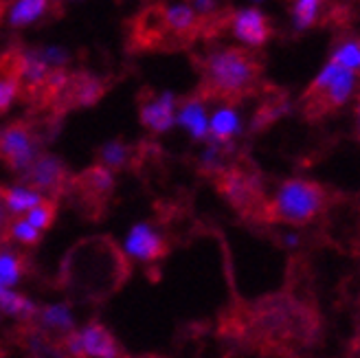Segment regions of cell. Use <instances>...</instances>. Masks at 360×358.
<instances>
[{"mask_svg":"<svg viewBox=\"0 0 360 358\" xmlns=\"http://www.w3.org/2000/svg\"><path fill=\"white\" fill-rule=\"evenodd\" d=\"M18 77H20V84H27L31 88L42 86L49 82L51 77V66L42 60V56L35 51H25L20 58H18V68H15Z\"/></svg>","mask_w":360,"mask_h":358,"instance_id":"4fadbf2b","label":"cell"},{"mask_svg":"<svg viewBox=\"0 0 360 358\" xmlns=\"http://www.w3.org/2000/svg\"><path fill=\"white\" fill-rule=\"evenodd\" d=\"M123 253L134 262H154L165 253V240L150 222H139L125 236Z\"/></svg>","mask_w":360,"mask_h":358,"instance_id":"8992f818","label":"cell"},{"mask_svg":"<svg viewBox=\"0 0 360 358\" xmlns=\"http://www.w3.org/2000/svg\"><path fill=\"white\" fill-rule=\"evenodd\" d=\"M257 79V62L244 49H220L205 62V82L220 97H240Z\"/></svg>","mask_w":360,"mask_h":358,"instance_id":"6da1fadb","label":"cell"},{"mask_svg":"<svg viewBox=\"0 0 360 358\" xmlns=\"http://www.w3.org/2000/svg\"><path fill=\"white\" fill-rule=\"evenodd\" d=\"M0 156L13 172H27L29 165L38 156V146H35L33 134L22 123H13L0 132Z\"/></svg>","mask_w":360,"mask_h":358,"instance_id":"5b68a950","label":"cell"},{"mask_svg":"<svg viewBox=\"0 0 360 358\" xmlns=\"http://www.w3.org/2000/svg\"><path fill=\"white\" fill-rule=\"evenodd\" d=\"M5 213H7V209H5V203H0V222L5 220Z\"/></svg>","mask_w":360,"mask_h":358,"instance_id":"f546056e","label":"cell"},{"mask_svg":"<svg viewBox=\"0 0 360 358\" xmlns=\"http://www.w3.org/2000/svg\"><path fill=\"white\" fill-rule=\"evenodd\" d=\"M224 193L229 196V200L233 205L244 207V205L255 200V185L244 174H240V172H229L224 176Z\"/></svg>","mask_w":360,"mask_h":358,"instance_id":"e0dca14e","label":"cell"},{"mask_svg":"<svg viewBox=\"0 0 360 358\" xmlns=\"http://www.w3.org/2000/svg\"><path fill=\"white\" fill-rule=\"evenodd\" d=\"M53 205L51 203H38L33 209H29L27 213H25V218L33 224V226H38L40 231H44V229H49L51 226V222H53Z\"/></svg>","mask_w":360,"mask_h":358,"instance_id":"484cf974","label":"cell"},{"mask_svg":"<svg viewBox=\"0 0 360 358\" xmlns=\"http://www.w3.org/2000/svg\"><path fill=\"white\" fill-rule=\"evenodd\" d=\"M178 99L174 93L165 91L160 95L150 97L141 106V123L154 134H165L176 125Z\"/></svg>","mask_w":360,"mask_h":358,"instance_id":"52a82bcc","label":"cell"},{"mask_svg":"<svg viewBox=\"0 0 360 358\" xmlns=\"http://www.w3.org/2000/svg\"><path fill=\"white\" fill-rule=\"evenodd\" d=\"M42 328L51 330V332H62L68 334L75 328V314L70 310L68 303H49L44 306L38 314Z\"/></svg>","mask_w":360,"mask_h":358,"instance_id":"9a60e30c","label":"cell"},{"mask_svg":"<svg viewBox=\"0 0 360 358\" xmlns=\"http://www.w3.org/2000/svg\"><path fill=\"white\" fill-rule=\"evenodd\" d=\"M233 35L246 46H262L270 38V23L259 9H240L231 18Z\"/></svg>","mask_w":360,"mask_h":358,"instance_id":"ba28073f","label":"cell"},{"mask_svg":"<svg viewBox=\"0 0 360 358\" xmlns=\"http://www.w3.org/2000/svg\"><path fill=\"white\" fill-rule=\"evenodd\" d=\"M11 236L20 242V244H27V246H31V244H35L40 240V236H42V231L38 229V226H33L27 218H22V220H15L13 224H11Z\"/></svg>","mask_w":360,"mask_h":358,"instance_id":"d4e9b609","label":"cell"},{"mask_svg":"<svg viewBox=\"0 0 360 358\" xmlns=\"http://www.w3.org/2000/svg\"><path fill=\"white\" fill-rule=\"evenodd\" d=\"M336 64L345 66V68H358L360 66V44L358 42H349V44H343L332 58Z\"/></svg>","mask_w":360,"mask_h":358,"instance_id":"83f0119b","label":"cell"},{"mask_svg":"<svg viewBox=\"0 0 360 358\" xmlns=\"http://www.w3.org/2000/svg\"><path fill=\"white\" fill-rule=\"evenodd\" d=\"M200 165L207 172H222L224 170V156H222V143H211L202 150Z\"/></svg>","mask_w":360,"mask_h":358,"instance_id":"4316f807","label":"cell"},{"mask_svg":"<svg viewBox=\"0 0 360 358\" xmlns=\"http://www.w3.org/2000/svg\"><path fill=\"white\" fill-rule=\"evenodd\" d=\"M0 312L9 317H31L35 314V303L15 290V286L0 283Z\"/></svg>","mask_w":360,"mask_h":358,"instance_id":"ac0fdd59","label":"cell"},{"mask_svg":"<svg viewBox=\"0 0 360 358\" xmlns=\"http://www.w3.org/2000/svg\"><path fill=\"white\" fill-rule=\"evenodd\" d=\"M42 200H44L42 191L31 185H13V187L5 189V193H3L5 209L9 213H15V216H25L29 209H33Z\"/></svg>","mask_w":360,"mask_h":358,"instance_id":"5bb4252c","label":"cell"},{"mask_svg":"<svg viewBox=\"0 0 360 358\" xmlns=\"http://www.w3.org/2000/svg\"><path fill=\"white\" fill-rule=\"evenodd\" d=\"M323 205H326V191L321 185L295 178L279 187L270 205V218L288 224H305L319 216Z\"/></svg>","mask_w":360,"mask_h":358,"instance_id":"7a4b0ae2","label":"cell"},{"mask_svg":"<svg viewBox=\"0 0 360 358\" xmlns=\"http://www.w3.org/2000/svg\"><path fill=\"white\" fill-rule=\"evenodd\" d=\"M191 7L198 15H209L215 9V0H191Z\"/></svg>","mask_w":360,"mask_h":358,"instance_id":"f1b7e54d","label":"cell"},{"mask_svg":"<svg viewBox=\"0 0 360 358\" xmlns=\"http://www.w3.org/2000/svg\"><path fill=\"white\" fill-rule=\"evenodd\" d=\"M354 88V73L352 68L336 64L334 60L321 70L319 77L308 88V95L314 99V106L321 110L338 108L343 106Z\"/></svg>","mask_w":360,"mask_h":358,"instance_id":"3957f363","label":"cell"},{"mask_svg":"<svg viewBox=\"0 0 360 358\" xmlns=\"http://www.w3.org/2000/svg\"><path fill=\"white\" fill-rule=\"evenodd\" d=\"M323 0H297L295 3V25L299 29H308L314 25L316 13L321 9Z\"/></svg>","mask_w":360,"mask_h":358,"instance_id":"7402d4cb","label":"cell"},{"mask_svg":"<svg viewBox=\"0 0 360 358\" xmlns=\"http://www.w3.org/2000/svg\"><path fill=\"white\" fill-rule=\"evenodd\" d=\"M242 132V119L233 106H222L209 117V136L215 143H229Z\"/></svg>","mask_w":360,"mask_h":358,"instance_id":"8fae6325","label":"cell"},{"mask_svg":"<svg viewBox=\"0 0 360 358\" xmlns=\"http://www.w3.org/2000/svg\"><path fill=\"white\" fill-rule=\"evenodd\" d=\"M22 279V260L13 250H0V283L18 286Z\"/></svg>","mask_w":360,"mask_h":358,"instance_id":"ffe728a7","label":"cell"},{"mask_svg":"<svg viewBox=\"0 0 360 358\" xmlns=\"http://www.w3.org/2000/svg\"><path fill=\"white\" fill-rule=\"evenodd\" d=\"M66 350L73 356L90 358H117L119 345L115 336L99 324L84 326L82 330H70L66 336Z\"/></svg>","mask_w":360,"mask_h":358,"instance_id":"277c9868","label":"cell"},{"mask_svg":"<svg viewBox=\"0 0 360 358\" xmlns=\"http://www.w3.org/2000/svg\"><path fill=\"white\" fill-rule=\"evenodd\" d=\"M29 178V185L40 189V191H53L64 178V167L56 156L49 154H38L35 160L29 165V170L25 172Z\"/></svg>","mask_w":360,"mask_h":358,"instance_id":"30bf717a","label":"cell"},{"mask_svg":"<svg viewBox=\"0 0 360 358\" xmlns=\"http://www.w3.org/2000/svg\"><path fill=\"white\" fill-rule=\"evenodd\" d=\"M198 23V13L187 3H174L163 9V25L174 33H189Z\"/></svg>","mask_w":360,"mask_h":358,"instance_id":"2e32d148","label":"cell"},{"mask_svg":"<svg viewBox=\"0 0 360 358\" xmlns=\"http://www.w3.org/2000/svg\"><path fill=\"white\" fill-rule=\"evenodd\" d=\"M51 9V0H13L7 9V23L15 29L40 23Z\"/></svg>","mask_w":360,"mask_h":358,"instance_id":"7c38bea8","label":"cell"},{"mask_svg":"<svg viewBox=\"0 0 360 358\" xmlns=\"http://www.w3.org/2000/svg\"><path fill=\"white\" fill-rule=\"evenodd\" d=\"M99 163L105 165V167H110L112 172L121 170V167H125L130 163V148L125 146V143H121V141L105 143V146L101 148V152H99Z\"/></svg>","mask_w":360,"mask_h":358,"instance_id":"d6986e66","label":"cell"},{"mask_svg":"<svg viewBox=\"0 0 360 358\" xmlns=\"http://www.w3.org/2000/svg\"><path fill=\"white\" fill-rule=\"evenodd\" d=\"M285 244H290V246L297 244V238H295V236H288V238H285Z\"/></svg>","mask_w":360,"mask_h":358,"instance_id":"4dcf8cb0","label":"cell"},{"mask_svg":"<svg viewBox=\"0 0 360 358\" xmlns=\"http://www.w3.org/2000/svg\"><path fill=\"white\" fill-rule=\"evenodd\" d=\"M358 119H360V106H358Z\"/></svg>","mask_w":360,"mask_h":358,"instance_id":"1f68e13d","label":"cell"},{"mask_svg":"<svg viewBox=\"0 0 360 358\" xmlns=\"http://www.w3.org/2000/svg\"><path fill=\"white\" fill-rule=\"evenodd\" d=\"M176 123L193 141H207L209 139V113H207V106L202 99L191 97L183 103H178Z\"/></svg>","mask_w":360,"mask_h":358,"instance_id":"9c48e42d","label":"cell"},{"mask_svg":"<svg viewBox=\"0 0 360 358\" xmlns=\"http://www.w3.org/2000/svg\"><path fill=\"white\" fill-rule=\"evenodd\" d=\"M255 3H259V0H255Z\"/></svg>","mask_w":360,"mask_h":358,"instance_id":"836d02e7","label":"cell"},{"mask_svg":"<svg viewBox=\"0 0 360 358\" xmlns=\"http://www.w3.org/2000/svg\"><path fill=\"white\" fill-rule=\"evenodd\" d=\"M0 13H3V5H0Z\"/></svg>","mask_w":360,"mask_h":358,"instance_id":"d6a6232c","label":"cell"},{"mask_svg":"<svg viewBox=\"0 0 360 358\" xmlns=\"http://www.w3.org/2000/svg\"><path fill=\"white\" fill-rule=\"evenodd\" d=\"M88 185L93 191H99V193H108L112 187H115V176H112V170L105 167V165H97L88 172Z\"/></svg>","mask_w":360,"mask_h":358,"instance_id":"603a6c76","label":"cell"},{"mask_svg":"<svg viewBox=\"0 0 360 358\" xmlns=\"http://www.w3.org/2000/svg\"><path fill=\"white\" fill-rule=\"evenodd\" d=\"M38 53L42 56V60L51 66V70H60L70 62V53L68 49L60 46V44H46L42 49H38Z\"/></svg>","mask_w":360,"mask_h":358,"instance_id":"cb8c5ba5","label":"cell"},{"mask_svg":"<svg viewBox=\"0 0 360 358\" xmlns=\"http://www.w3.org/2000/svg\"><path fill=\"white\" fill-rule=\"evenodd\" d=\"M20 95V77L13 70H0V115L7 113Z\"/></svg>","mask_w":360,"mask_h":358,"instance_id":"44dd1931","label":"cell"}]
</instances>
